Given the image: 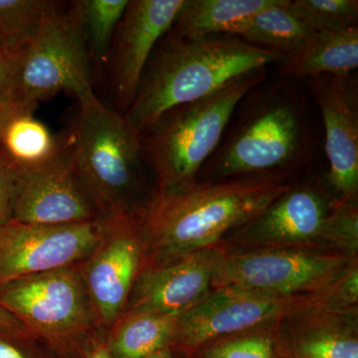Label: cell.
Wrapping results in <instances>:
<instances>
[{
	"mask_svg": "<svg viewBox=\"0 0 358 358\" xmlns=\"http://www.w3.org/2000/svg\"><path fill=\"white\" fill-rule=\"evenodd\" d=\"M289 174L196 180L173 192H155L136 214L143 267L215 247L292 187Z\"/></svg>",
	"mask_w": 358,
	"mask_h": 358,
	"instance_id": "cell-1",
	"label": "cell"
},
{
	"mask_svg": "<svg viewBox=\"0 0 358 358\" xmlns=\"http://www.w3.org/2000/svg\"><path fill=\"white\" fill-rule=\"evenodd\" d=\"M282 58L233 35L186 39L169 31L148 61L124 117L143 134L169 110L211 95Z\"/></svg>",
	"mask_w": 358,
	"mask_h": 358,
	"instance_id": "cell-2",
	"label": "cell"
},
{
	"mask_svg": "<svg viewBox=\"0 0 358 358\" xmlns=\"http://www.w3.org/2000/svg\"><path fill=\"white\" fill-rule=\"evenodd\" d=\"M237 109L236 121L230 122L217 150L200 171L202 181L289 174L308 162L312 134L307 106L291 84L256 87Z\"/></svg>",
	"mask_w": 358,
	"mask_h": 358,
	"instance_id": "cell-3",
	"label": "cell"
},
{
	"mask_svg": "<svg viewBox=\"0 0 358 358\" xmlns=\"http://www.w3.org/2000/svg\"><path fill=\"white\" fill-rule=\"evenodd\" d=\"M79 115L70 159L78 180L100 220L134 215L145 203L141 136L95 92L78 99Z\"/></svg>",
	"mask_w": 358,
	"mask_h": 358,
	"instance_id": "cell-4",
	"label": "cell"
},
{
	"mask_svg": "<svg viewBox=\"0 0 358 358\" xmlns=\"http://www.w3.org/2000/svg\"><path fill=\"white\" fill-rule=\"evenodd\" d=\"M267 69L241 77L194 102L169 110L141 134L143 162L157 178V193L194 182L217 150L238 106L260 86Z\"/></svg>",
	"mask_w": 358,
	"mask_h": 358,
	"instance_id": "cell-5",
	"label": "cell"
},
{
	"mask_svg": "<svg viewBox=\"0 0 358 358\" xmlns=\"http://www.w3.org/2000/svg\"><path fill=\"white\" fill-rule=\"evenodd\" d=\"M81 264L0 285V306L26 333L56 352L76 357L100 327Z\"/></svg>",
	"mask_w": 358,
	"mask_h": 358,
	"instance_id": "cell-6",
	"label": "cell"
},
{
	"mask_svg": "<svg viewBox=\"0 0 358 358\" xmlns=\"http://www.w3.org/2000/svg\"><path fill=\"white\" fill-rule=\"evenodd\" d=\"M336 199L315 185L294 186L250 222L238 228L234 243L253 249L319 251L317 246L348 254L352 248L348 219L334 207Z\"/></svg>",
	"mask_w": 358,
	"mask_h": 358,
	"instance_id": "cell-7",
	"label": "cell"
},
{
	"mask_svg": "<svg viewBox=\"0 0 358 358\" xmlns=\"http://www.w3.org/2000/svg\"><path fill=\"white\" fill-rule=\"evenodd\" d=\"M334 303L333 288L317 293L273 294L222 287L180 313L173 346L197 350L213 341L277 322L286 315Z\"/></svg>",
	"mask_w": 358,
	"mask_h": 358,
	"instance_id": "cell-8",
	"label": "cell"
},
{
	"mask_svg": "<svg viewBox=\"0 0 358 358\" xmlns=\"http://www.w3.org/2000/svg\"><path fill=\"white\" fill-rule=\"evenodd\" d=\"M61 92L77 100L94 92L78 1L60 9L39 26L30 39L13 98L38 105Z\"/></svg>",
	"mask_w": 358,
	"mask_h": 358,
	"instance_id": "cell-9",
	"label": "cell"
},
{
	"mask_svg": "<svg viewBox=\"0 0 358 358\" xmlns=\"http://www.w3.org/2000/svg\"><path fill=\"white\" fill-rule=\"evenodd\" d=\"M353 267L341 252L298 249L223 251L212 289L233 287L273 294L317 293L338 284Z\"/></svg>",
	"mask_w": 358,
	"mask_h": 358,
	"instance_id": "cell-10",
	"label": "cell"
},
{
	"mask_svg": "<svg viewBox=\"0 0 358 358\" xmlns=\"http://www.w3.org/2000/svg\"><path fill=\"white\" fill-rule=\"evenodd\" d=\"M102 220L69 225L0 223V285L84 262L101 235Z\"/></svg>",
	"mask_w": 358,
	"mask_h": 358,
	"instance_id": "cell-11",
	"label": "cell"
},
{
	"mask_svg": "<svg viewBox=\"0 0 358 358\" xmlns=\"http://www.w3.org/2000/svg\"><path fill=\"white\" fill-rule=\"evenodd\" d=\"M102 223L100 240L81 268L99 326L110 329L124 313L145 254L136 214Z\"/></svg>",
	"mask_w": 358,
	"mask_h": 358,
	"instance_id": "cell-12",
	"label": "cell"
},
{
	"mask_svg": "<svg viewBox=\"0 0 358 358\" xmlns=\"http://www.w3.org/2000/svg\"><path fill=\"white\" fill-rule=\"evenodd\" d=\"M324 122L329 182L338 200L355 203L358 192V89L350 75L308 79Z\"/></svg>",
	"mask_w": 358,
	"mask_h": 358,
	"instance_id": "cell-13",
	"label": "cell"
},
{
	"mask_svg": "<svg viewBox=\"0 0 358 358\" xmlns=\"http://www.w3.org/2000/svg\"><path fill=\"white\" fill-rule=\"evenodd\" d=\"M185 1L129 0L113 43V86L122 114L134 102L148 61L171 31Z\"/></svg>",
	"mask_w": 358,
	"mask_h": 358,
	"instance_id": "cell-14",
	"label": "cell"
},
{
	"mask_svg": "<svg viewBox=\"0 0 358 358\" xmlns=\"http://www.w3.org/2000/svg\"><path fill=\"white\" fill-rule=\"evenodd\" d=\"M224 250L211 247L141 268L122 317L138 313L180 315L212 289Z\"/></svg>",
	"mask_w": 358,
	"mask_h": 358,
	"instance_id": "cell-15",
	"label": "cell"
},
{
	"mask_svg": "<svg viewBox=\"0 0 358 358\" xmlns=\"http://www.w3.org/2000/svg\"><path fill=\"white\" fill-rule=\"evenodd\" d=\"M11 219L51 226L100 220L78 180L68 150L63 148L50 164L26 174Z\"/></svg>",
	"mask_w": 358,
	"mask_h": 358,
	"instance_id": "cell-16",
	"label": "cell"
},
{
	"mask_svg": "<svg viewBox=\"0 0 358 358\" xmlns=\"http://www.w3.org/2000/svg\"><path fill=\"white\" fill-rule=\"evenodd\" d=\"M279 64L282 75L296 80L352 74L358 67V26L315 32Z\"/></svg>",
	"mask_w": 358,
	"mask_h": 358,
	"instance_id": "cell-17",
	"label": "cell"
},
{
	"mask_svg": "<svg viewBox=\"0 0 358 358\" xmlns=\"http://www.w3.org/2000/svg\"><path fill=\"white\" fill-rule=\"evenodd\" d=\"M278 0H185L171 31L186 39L238 36L257 13Z\"/></svg>",
	"mask_w": 358,
	"mask_h": 358,
	"instance_id": "cell-18",
	"label": "cell"
},
{
	"mask_svg": "<svg viewBox=\"0 0 358 358\" xmlns=\"http://www.w3.org/2000/svg\"><path fill=\"white\" fill-rule=\"evenodd\" d=\"M180 315H126L110 327L106 345L114 358H143L173 346Z\"/></svg>",
	"mask_w": 358,
	"mask_h": 358,
	"instance_id": "cell-19",
	"label": "cell"
},
{
	"mask_svg": "<svg viewBox=\"0 0 358 358\" xmlns=\"http://www.w3.org/2000/svg\"><path fill=\"white\" fill-rule=\"evenodd\" d=\"M0 145L25 174L48 166L63 150L50 129L35 119L33 113L11 120L4 129Z\"/></svg>",
	"mask_w": 358,
	"mask_h": 358,
	"instance_id": "cell-20",
	"label": "cell"
},
{
	"mask_svg": "<svg viewBox=\"0 0 358 358\" xmlns=\"http://www.w3.org/2000/svg\"><path fill=\"white\" fill-rule=\"evenodd\" d=\"M289 1L278 0L274 6L257 13L237 37L284 57L296 50L315 32L289 10Z\"/></svg>",
	"mask_w": 358,
	"mask_h": 358,
	"instance_id": "cell-21",
	"label": "cell"
},
{
	"mask_svg": "<svg viewBox=\"0 0 358 358\" xmlns=\"http://www.w3.org/2000/svg\"><path fill=\"white\" fill-rule=\"evenodd\" d=\"M129 0L78 1L90 55L107 61Z\"/></svg>",
	"mask_w": 358,
	"mask_h": 358,
	"instance_id": "cell-22",
	"label": "cell"
},
{
	"mask_svg": "<svg viewBox=\"0 0 358 358\" xmlns=\"http://www.w3.org/2000/svg\"><path fill=\"white\" fill-rule=\"evenodd\" d=\"M288 7L313 32L357 26V0H289Z\"/></svg>",
	"mask_w": 358,
	"mask_h": 358,
	"instance_id": "cell-23",
	"label": "cell"
},
{
	"mask_svg": "<svg viewBox=\"0 0 358 358\" xmlns=\"http://www.w3.org/2000/svg\"><path fill=\"white\" fill-rule=\"evenodd\" d=\"M61 8L49 0H0V33L8 38L29 36Z\"/></svg>",
	"mask_w": 358,
	"mask_h": 358,
	"instance_id": "cell-24",
	"label": "cell"
},
{
	"mask_svg": "<svg viewBox=\"0 0 358 358\" xmlns=\"http://www.w3.org/2000/svg\"><path fill=\"white\" fill-rule=\"evenodd\" d=\"M296 358H358L357 336L327 327L303 334L294 348Z\"/></svg>",
	"mask_w": 358,
	"mask_h": 358,
	"instance_id": "cell-25",
	"label": "cell"
},
{
	"mask_svg": "<svg viewBox=\"0 0 358 358\" xmlns=\"http://www.w3.org/2000/svg\"><path fill=\"white\" fill-rule=\"evenodd\" d=\"M204 358H279L274 338L265 334H246L204 345Z\"/></svg>",
	"mask_w": 358,
	"mask_h": 358,
	"instance_id": "cell-26",
	"label": "cell"
},
{
	"mask_svg": "<svg viewBox=\"0 0 358 358\" xmlns=\"http://www.w3.org/2000/svg\"><path fill=\"white\" fill-rule=\"evenodd\" d=\"M32 35L10 40L0 46V101L13 98L16 82Z\"/></svg>",
	"mask_w": 358,
	"mask_h": 358,
	"instance_id": "cell-27",
	"label": "cell"
},
{
	"mask_svg": "<svg viewBox=\"0 0 358 358\" xmlns=\"http://www.w3.org/2000/svg\"><path fill=\"white\" fill-rule=\"evenodd\" d=\"M25 176L0 145V223L13 218L14 203Z\"/></svg>",
	"mask_w": 358,
	"mask_h": 358,
	"instance_id": "cell-28",
	"label": "cell"
},
{
	"mask_svg": "<svg viewBox=\"0 0 358 358\" xmlns=\"http://www.w3.org/2000/svg\"><path fill=\"white\" fill-rule=\"evenodd\" d=\"M25 333L0 331V358H51Z\"/></svg>",
	"mask_w": 358,
	"mask_h": 358,
	"instance_id": "cell-29",
	"label": "cell"
},
{
	"mask_svg": "<svg viewBox=\"0 0 358 358\" xmlns=\"http://www.w3.org/2000/svg\"><path fill=\"white\" fill-rule=\"evenodd\" d=\"M36 107V103L24 102L15 98L0 101V140L4 129L11 120L26 113H34Z\"/></svg>",
	"mask_w": 358,
	"mask_h": 358,
	"instance_id": "cell-30",
	"label": "cell"
},
{
	"mask_svg": "<svg viewBox=\"0 0 358 358\" xmlns=\"http://www.w3.org/2000/svg\"><path fill=\"white\" fill-rule=\"evenodd\" d=\"M77 358H114L110 355L105 339L94 336L91 341L84 346L83 350L78 355Z\"/></svg>",
	"mask_w": 358,
	"mask_h": 358,
	"instance_id": "cell-31",
	"label": "cell"
},
{
	"mask_svg": "<svg viewBox=\"0 0 358 358\" xmlns=\"http://www.w3.org/2000/svg\"><path fill=\"white\" fill-rule=\"evenodd\" d=\"M0 331L27 334L24 327L20 324V320H16L10 313L7 312L6 308L1 307V306H0Z\"/></svg>",
	"mask_w": 358,
	"mask_h": 358,
	"instance_id": "cell-32",
	"label": "cell"
},
{
	"mask_svg": "<svg viewBox=\"0 0 358 358\" xmlns=\"http://www.w3.org/2000/svg\"><path fill=\"white\" fill-rule=\"evenodd\" d=\"M143 358H173V357L171 348H166V350H160V352L152 353V355H148V357Z\"/></svg>",
	"mask_w": 358,
	"mask_h": 358,
	"instance_id": "cell-33",
	"label": "cell"
},
{
	"mask_svg": "<svg viewBox=\"0 0 358 358\" xmlns=\"http://www.w3.org/2000/svg\"><path fill=\"white\" fill-rule=\"evenodd\" d=\"M15 39V38H8V37L6 36V35L2 34V33H0V46L1 45L7 43V42L10 41V40Z\"/></svg>",
	"mask_w": 358,
	"mask_h": 358,
	"instance_id": "cell-34",
	"label": "cell"
}]
</instances>
